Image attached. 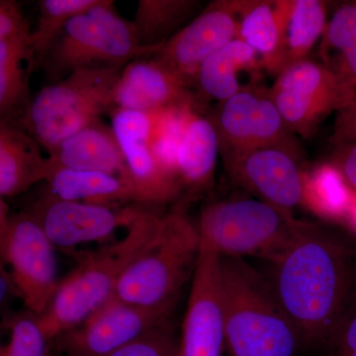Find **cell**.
Listing matches in <instances>:
<instances>
[{"mask_svg":"<svg viewBox=\"0 0 356 356\" xmlns=\"http://www.w3.org/2000/svg\"><path fill=\"white\" fill-rule=\"evenodd\" d=\"M309 222L273 262L271 285L304 344L323 348L356 305V252Z\"/></svg>","mask_w":356,"mask_h":356,"instance_id":"cell-1","label":"cell"},{"mask_svg":"<svg viewBox=\"0 0 356 356\" xmlns=\"http://www.w3.org/2000/svg\"><path fill=\"white\" fill-rule=\"evenodd\" d=\"M225 344L231 356H297L305 348L270 281L245 259L220 254Z\"/></svg>","mask_w":356,"mask_h":356,"instance_id":"cell-2","label":"cell"},{"mask_svg":"<svg viewBox=\"0 0 356 356\" xmlns=\"http://www.w3.org/2000/svg\"><path fill=\"white\" fill-rule=\"evenodd\" d=\"M161 218L147 209L120 241L102 250L76 255L77 266L60 280L50 304L38 316L51 343L81 325L108 301L129 266L153 241Z\"/></svg>","mask_w":356,"mask_h":356,"instance_id":"cell-3","label":"cell"},{"mask_svg":"<svg viewBox=\"0 0 356 356\" xmlns=\"http://www.w3.org/2000/svg\"><path fill=\"white\" fill-rule=\"evenodd\" d=\"M201 235L181 209L163 215L156 236L123 274L113 296L145 308L172 313L193 276Z\"/></svg>","mask_w":356,"mask_h":356,"instance_id":"cell-4","label":"cell"},{"mask_svg":"<svg viewBox=\"0 0 356 356\" xmlns=\"http://www.w3.org/2000/svg\"><path fill=\"white\" fill-rule=\"evenodd\" d=\"M154 53L140 47L132 22L117 13L113 1L100 0L67 23L41 70L46 83L53 84L79 70L124 67Z\"/></svg>","mask_w":356,"mask_h":356,"instance_id":"cell-5","label":"cell"},{"mask_svg":"<svg viewBox=\"0 0 356 356\" xmlns=\"http://www.w3.org/2000/svg\"><path fill=\"white\" fill-rule=\"evenodd\" d=\"M123 69L79 70L58 83L46 84L14 125L30 134L50 154L70 136L109 114Z\"/></svg>","mask_w":356,"mask_h":356,"instance_id":"cell-6","label":"cell"},{"mask_svg":"<svg viewBox=\"0 0 356 356\" xmlns=\"http://www.w3.org/2000/svg\"><path fill=\"white\" fill-rule=\"evenodd\" d=\"M308 224L259 199H231L206 205L198 229L221 255L254 257L273 264Z\"/></svg>","mask_w":356,"mask_h":356,"instance_id":"cell-7","label":"cell"},{"mask_svg":"<svg viewBox=\"0 0 356 356\" xmlns=\"http://www.w3.org/2000/svg\"><path fill=\"white\" fill-rule=\"evenodd\" d=\"M0 250L20 299L28 311L41 315L60 283L55 245L29 213L9 215L3 199L0 201Z\"/></svg>","mask_w":356,"mask_h":356,"instance_id":"cell-8","label":"cell"},{"mask_svg":"<svg viewBox=\"0 0 356 356\" xmlns=\"http://www.w3.org/2000/svg\"><path fill=\"white\" fill-rule=\"evenodd\" d=\"M211 118L219 136L222 163L264 147L299 149L269 89L248 86L220 103Z\"/></svg>","mask_w":356,"mask_h":356,"instance_id":"cell-9","label":"cell"},{"mask_svg":"<svg viewBox=\"0 0 356 356\" xmlns=\"http://www.w3.org/2000/svg\"><path fill=\"white\" fill-rule=\"evenodd\" d=\"M269 93L289 130L304 138L313 135L330 114L343 109L355 98L320 60L308 58L285 67Z\"/></svg>","mask_w":356,"mask_h":356,"instance_id":"cell-10","label":"cell"},{"mask_svg":"<svg viewBox=\"0 0 356 356\" xmlns=\"http://www.w3.org/2000/svg\"><path fill=\"white\" fill-rule=\"evenodd\" d=\"M147 210L140 205L64 200L46 191L26 212L39 222L55 247L70 250L83 243L106 240L118 229H128Z\"/></svg>","mask_w":356,"mask_h":356,"instance_id":"cell-11","label":"cell"},{"mask_svg":"<svg viewBox=\"0 0 356 356\" xmlns=\"http://www.w3.org/2000/svg\"><path fill=\"white\" fill-rule=\"evenodd\" d=\"M170 314L134 305L112 295L81 325L51 343L63 356H106L168 322Z\"/></svg>","mask_w":356,"mask_h":356,"instance_id":"cell-12","label":"cell"},{"mask_svg":"<svg viewBox=\"0 0 356 356\" xmlns=\"http://www.w3.org/2000/svg\"><path fill=\"white\" fill-rule=\"evenodd\" d=\"M224 323L220 291V254L201 236L197 266L175 356H222Z\"/></svg>","mask_w":356,"mask_h":356,"instance_id":"cell-13","label":"cell"},{"mask_svg":"<svg viewBox=\"0 0 356 356\" xmlns=\"http://www.w3.org/2000/svg\"><path fill=\"white\" fill-rule=\"evenodd\" d=\"M299 149L268 147L224 161L232 181L264 202L293 215L302 205L306 172Z\"/></svg>","mask_w":356,"mask_h":356,"instance_id":"cell-14","label":"cell"},{"mask_svg":"<svg viewBox=\"0 0 356 356\" xmlns=\"http://www.w3.org/2000/svg\"><path fill=\"white\" fill-rule=\"evenodd\" d=\"M236 36L238 21L228 1H216L152 56L192 88L203 63Z\"/></svg>","mask_w":356,"mask_h":356,"instance_id":"cell-15","label":"cell"},{"mask_svg":"<svg viewBox=\"0 0 356 356\" xmlns=\"http://www.w3.org/2000/svg\"><path fill=\"white\" fill-rule=\"evenodd\" d=\"M194 98L199 97L179 76L149 56L124 67L114 88L112 105L113 108L153 112Z\"/></svg>","mask_w":356,"mask_h":356,"instance_id":"cell-16","label":"cell"},{"mask_svg":"<svg viewBox=\"0 0 356 356\" xmlns=\"http://www.w3.org/2000/svg\"><path fill=\"white\" fill-rule=\"evenodd\" d=\"M48 158L51 168L108 173L130 182L120 144L112 128L102 120L60 142Z\"/></svg>","mask_w":356,"mask_h":356,"instance_id":"cell-17","label":"cell"},{"mask_svg":"<svg viewBox=\"0 0 356 356\" xmlns=\"http://www.w3.org/2000/svg\"><path fill=\"white\" fill-rule=\"evenodd\" d=\"M49 158L25 130L1 121L0 124V197H15L33 185L48 179Z\"/></svg>","mask_w":356,"mask_h":356,"instance_id":"cell-18","label":"cell"},{"mask_svg":"<svg viewBox=\"0 0 356 356\" xmlns=\"http://www.w3.org/2000/svg\"><path fill=\"white\" fill-rule=\"evenodd\" d=\"M261 70L257 53L241 40L235 39L203 63L194 88L197 89L201 102L214 99L222 103L245 88L241 84V76H259Z\"/></svg>","mask_w":356,"mask_h":356,"instance_id":"cell-19","label":"cell"},{"mask_svg":"<svg viewBox=\"0 0 356 356\" xmlns=\"http://www.w3.org/2000/svg\"><path fill=\"white\" fill-rule=\"evenodd\" d=\"M327 7L322 0H275L283 70L308 58L322 38L327 24Z\"/></svg>","mask_w":356,"mask_h":356,"instance_id":"cell-20","label":"cell"},{"mask_svg":"<svg viewBox=\"0 0 356 356\" xmlns=\"http://www.w3.org/2000/svg\"><path fill=\"white\" fill-rule=\"evenodd\" d=\"M220 154L219 136L211 116L199 114L189 124L178 149V173L184 191H209Z\"/></svg>","mask_w":356,"mask_h":356,"instance_id":"cell-21","label":"cell"},{"mask_svg":"<svg viewBox=\"0 0 356 356\" xmlns=\"http://www.w3.org/2000/svg\"><path fill=\"white\" fill-rule=\"evenodd\" d=\"M47 191L56 197L100 205H140L137 192L128 180L104 172L51 168Z\"/></svg>","mask_w":356,"mask_h":356,"instance_id":"cell-22","label":"cell"},{"mask_svg":"<svg viewBox=\"0 0 356 356\" xmlns=\"http://www.w3.org/2000/svg\"><path fill=\"white\" fill-rule=\"evenodd\" d=\"M229 8L238 21V36L259 56L262 70L277 76L282 72L280 24L275 1L233 0Z\"/></svg>","mask_w":356,"mask_h":356,"instance_id":"cell-23","label":"cell"},{"mask_svg":"<svg viewBox=\"0 0 356 356\" xmlns=\"http://www.w3.org/2000/svg\"><path fill=\"white\" fill-rule=\"evenodd\" d=\"M318 57L341 88L356 97V1L341 4L327 21Z\"/></svg>","mask_w":356,"mask_h":356,"instance_id":"cell-24","label":"cell"},{"mask_svg":"<svg viewBox=\"0 0 356 356\" xmlns=\"http://www.w3.org/2000/svg\"><path fill=\"white\" fill-rule=\"evenodd\" d=\"M126 163L129 180L137 192L140 205H163L177 200L184 192L181 184L159 165L149 143H119Z\"/></svg>","mask_w":356,"mask_h":356,"instance_id":"cell-25","label":"cell"},{"mask_svg":"<svg viewBox=\"0 0 356 356\" xmlns=\"http://www.w3.org/2000/svg\"><path fill=\"white\" fill-rule=\"evenodd\" d=\"M34 70V58L27 47L0 41L1 121L15 124L24 115L32 102L28 83Z\"/></svg>","mask_w":356,"mask_h":356,"instance_id":"cell-26","label":"cell"},{"mask_svg":"<svg viewBox=\"0 0 356 356\" xmlns=\"http://www.w3.org/2000/svg\"><path fill=\"white\" fill-rule=\"evenodd\" d=\"M355 194L341 172L329 161L306 172L302 205L323 219L343 222Z\"/></svg>","mask_w":356,"mask_h":356,"instance_id":"cell-27","label":"cell"},{"mask_svg":"<svg viewBox=\"0 0 356 356\" xmlns=\"http://www.w3.org/2000/svg\"><path fill=\"white\" fill-rule=\"evenodd\" d=\"M193 0H140L132 21L142 48L158 51L198 6Z\"/></svg>","mask_w":356,"mask_h":356,"instance_id":"cell-28","label":"cell"},{"mask_svg":"<svg viewBox=\"0 0 356 356\" xmlns=\"http://www.w3.org/2000/svg\"><path fill=\"white\" fill-rule=\"evenodd\" d=\"M100 0H41L36 29L32 32L35 70H41L51 44L74 16L90 10Z\"/></svg>","mask_w":356,"mask_h":356,"instance_id":"cell-29","label":"cell"},{"mask_svg":"<svg viewBox=\"0 0 356 356\" xmlns=\"http://www.w3.org/2000/svg\"><path fill=\"white\" fill-rule=\"evenodd\" d=\"M9 339L0 348V356H49L51 341L32 312L19 313L6 321Z\"/></svg>","mask_w":356,"mask_h":356,"instance_id":"cell-30","label":"cell"},{"mask_svg":"<svg viewBox=\"0 0 356 356\" xmlns=\"http://www.w3.org/2000/svg\"><path fill=\"white\" fill-rule=\"evenodd\" d=\"M109 115L112 130L119 143H149L156 128L159 111L112 108Z\"/></svg>","mask_w":356,"mask_h":356,"instance_id":"cell-31","label":"cell"},{"mask_svg":"<svg viewBox=\"0 0 356 356\" xmlns=\"http://www.w3.org/2000/svg\"><path fill=\"white\" fill-rule=\"evenodd\" d=\"M177 341L172 325L166 322L106 356H175Z\"/></svg>","mask_w":356,"mask_h":356,"instance_id":"cell-32","label":"cell"},{"mask_svg":"<svg viewBox=\"0 0 356 356\" xmlns=\"http://www.w3.org/2000/svg\"><path fill=\"white\" fill-rule=\"evenodd\" d=\"M32 32L20 4L15 0H1L0 41L22 44L32 53Z\"/></svg>","mask_w":356,"mask_h":356,"instance_id":"cell-33","label":"cell"},{"mask_svg":"<svg viewBox=\"0 0 356 356\" xmlns=\"http://www.w3.org/2000/svg\"><path fill=\"white\" fill-rule=\"evenodd\" d=\"M324 356H356V305L324 346Z\"/></svg>","mask_w":356,"mask_h":356,"instance_id":"cell-34","label":"cell"},{"mask_svg":"<svg viewBox=\"0 0 356 356\" xmlns=\"http://www.w3.org/2000/svg\"><path fill=\"white\" fill-rule=\"evenodd\" d=\"M331 140L334 147L356 143V97L348 106L337 112Z\"/></svg>","mask_w":356,"mask_h":356,"instance_id":"cell-35","label":"cell"},{"mask_svg":"<svg viewBox=\"0 0 356 356\" xmlns=\"http://www.w3.org/2000/svg\"><path fill=\"white\" fill-rule=\"evenodd\" d=\"M330 163L336 166L356 191V143L334 147Z\"/></svg>","mask_w":356,"mask_h":356,"instance_id":"cell-36","label":"cell"},{"mask_svg":"<svg viewBox=\"0 0 356 356\" xmlns=\"http://www.w3.org/2000/svg\"><path fill=\"white\" fill-rule=\"evenodd\" d=\"M343 222H346L356 233V194Z\"/></svg>","mask_w":356,"mask_h":356,"instance_id":"cell-37","label":"cell"}]
</instances>
